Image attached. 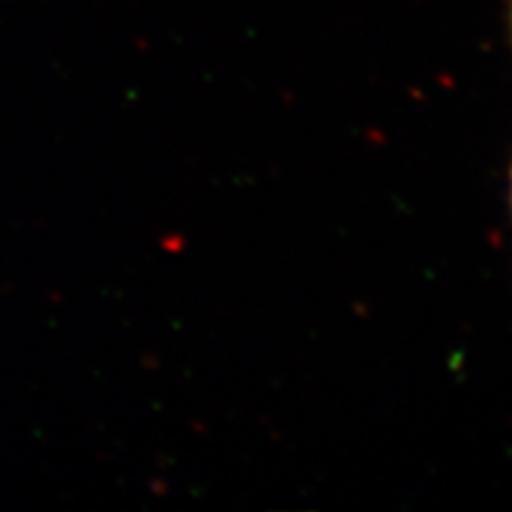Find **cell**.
<instances>
[{
	"label": "cell",
	"mask_w": 512,
	"mask_h": 512,
	"mask_svg": "<svg viewBox=\"0 0 512 512\" xmlns=\"http://www.w3.org/2000/svg\"><path fill=\"white\" fill-rule=\"evenodd\" d=\"M510 29H512V12H510Z\"/></svg>",
	"instance_id": "2"
},
{
	"label": "cell",
	"mask_w": 512,
	"mask_h": 512,
	"mask_svg": "<svg viewBox=\"0 0 512 512\" xmlns=\"http://www.w3.org/2000/svg\"><path fill=\"white\" fill-rule=\"evenodd\" d=\"M510 197H512V169H510Z\"/></svg>",
	"instance_id": "1"
}]
</instances>
